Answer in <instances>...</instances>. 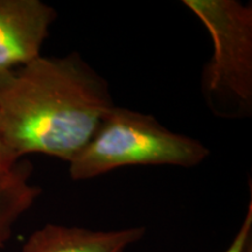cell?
I'll use <instances>...</instances> for the list:
<instances>
[{"label": "cell", "instance_id": "3", "mask_svg": "<svg viewBox=\"0 0 252 252\" xmlns=\"http://www.w3.org/2000/svg\"><path fill=\"white\" fill-rule=\"evenodd\" d=\"M206 27L213 54L201 72V94L216 118L252 116V5L239 0H184Z\"/></svg>", "mask_w": 252, "mask_h": 252}, {"label": "cell", "instance_id": "5", "mask_svg": "<svg viewBox=\"0 0 252 252\" xmlns=\"http://www.w3.org/2000/svg\"><path fill=\"white\" fill-rule=\"evenodd\" d=\"M145 232L144 226L106 231L46 224L27 238L21 252H125Z\"/></svg>", "mask_w": 252, "mask_h": 252}, {"label": "cell", "instance_id": "8", "mask_svg": "<svg viewBox=\"0 0 252 252\" xmlns=\"http://www.w3.org/2000/svg\"><path fill=\"white\" fill-rule=\"evenodd\" d=\"M19 160L20 159L12 152V150L5 143L1 130H0V178L7 174Z\"/></svg>", "mask_w": 252, "mask_h": 252}, {"label": "cell", "instance_id": "7", "mask_svg": "<svg viewBox=\"0 0 252 252\" xmlns=\"http://www.w3.org/2000/svg\"><path fill=\"white\" fill-rule=\"evenodd\" d=\"M252 237V198H250L244 220L239 226L237 234L232 239L231 244L224 252H243L248 241Z\"/></svg>", "mask_w": 252, "mask_h": 252}, {"label": "cell", "instance_id": "1", "mask_svg": "<svg viewBox=\"0 0 252 252\" xmlns=\"http://www.w3.org/2000/svg\"><path fill=\"white\" fill-rule=\"evenodd\" d=\"M109 82L78 52L0 71V130L19 159L70 162L113 106Z\"/></svg>", "mask_w": 252, "mask_h": 252}, {"label": "cell", "instance_id": "4", "mask_svg": "<svg viewBox=\"0 0 252 252\" xmlns=\"http://www.w3.org/2000/svg\"><path fill=\"white\" fill-rule=\"evenodd\" d=\"M56 18L55 8L41 0H0V71L40 58Z\"/></svg>", "mask_w": 252, "mask_h": 252}, {"label": "cell", "instance_id": "9", "mask_svg": "<svg viewBox=\"0 0 252 252\" xmlns=\"http://www.w3.org/2000/svg\"><path fill=\"white\" fill-rule=\"evenodd\" d=\"M243 252H252V237L249 239L247 245H245Z\"/></svg>", "mask_w": 252, "mask_h": 252}, {"label": "cell", "instance_id": "6", "mask_svg": "<svg viewBox=\"0 0 252 252\" xmlns=\"http://www.w3.org/2000/svg\"><path fill=\"white\" fill-rule=\"evenodd\" d=\"M33 166L20 159L7 174L0 178V249L11 238L18 220L42 194L39 186L32 184Z\"/></svg>", "mask_w": 252, "mask_h": 252}, {"label": "cell", "instance_id": "2", "mask_svg": "<svg viewBox=\"0 0 252 252\" xmlns=\"http://www.w3.org/2000/svg\"><path fill=\"white\" fill-rule=\"evenodd\" d=\"M209 156L203 143L168 130L154 116L115 105L68 163L69 175L74 181H86L128 166L193 168Z\"/></svg>", "mask_w": 252, "mask_h": 252}]
</instances>
